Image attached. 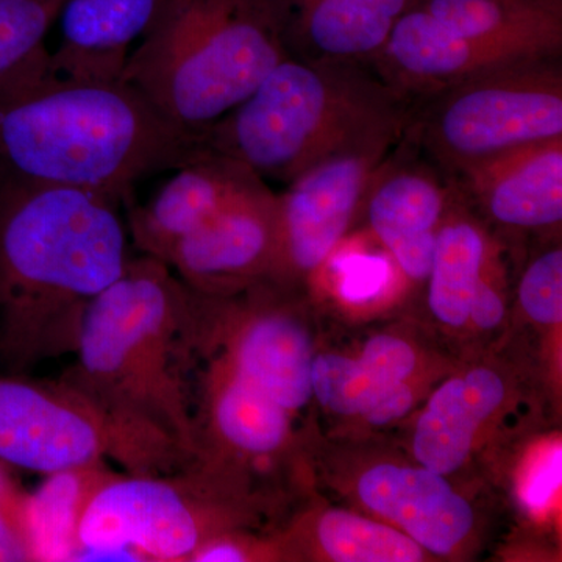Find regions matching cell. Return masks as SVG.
Listing matches in <instances>:
<instances>
[{"instance_id": "cell-24", "label": "cell", "mask_w": 562, "mask_h": 562, "mask_svg": "<svg viewBox=\"0 0 562 562\" xmlns=\"http://www.w3.org/2000/svg\"><path fill=\"white\" fill-rule=\"evenodd\" d=\"M66 0H0V103L50 76L47 35Z\"/></svg>"}, {"instance_id": "cell-6", "label": "cell", "mask_w": 562, "mask_h": 562, "mask_svg": "<svg viewBox=\"0 0 562 562\" xmlns=\"http://www.w3.org/2000/svg\"><path fill=\"white\" fill-rule=\"evenodd\" d=\"M235 476L199 458L168 473H116L88 503L76 561L190 562L235 519Z\"/></svg>"}, {"instance_id": "cell-13", "label": "cell", "mask_w": 562, "mask_h": 562, "mask_svg": "<svg viewBox=\"0 0 562 562\" xmlns=\"http://www.w3.org/2000/svg\"><path fill=\"white\" fill-rule=\"evenodd\" d=\"M379 57L402 87L438 91L486 70L536 60L512 47L450 31L424 9L402 14Z\"/></svg>"}, {"instance_id": "cell-9", "label": "cell", "mask_w": 562, "mask_h": 562, "mask_svg": "<svg viewBox=\"0 0 562 562\" xmlns=\"http://www.w3.org/2000/svg\"><path fill=\"white\" fill-rule=\"evenodd\" d=\"M191 291L227 297L273 280L279 266V198L254 176L202 217L166 258Z\"/></svg>"}, {"instance_id": "cell-11", "label": "cell", "mask_w": 562, "mask_h": 562, "mask_svg": "<svg viewBox=\"0 0 562 562\" xmlns=\"http://www.w3.org/2000/svg\"><path fill=\"white\" fill-rule=\"evenodd\" d=\"M492 220L516 228L562 221V136L473 161L457 172Z\"/></svg>"}, {"instance_id": "cell-7", "label": "cell", "mask_w": 562, "mask_h": 562, "mask_svg": "<svg viewBox=\"0 0 562 562\" xmlns=\"http://www.w3.org/2000/svg\"><path fill=\"white\" fill-rule=\"evenodd\" d=\"M192 460L165 432L114 416L61 379L0 375V461L50 473L114 461L127 473H168Z\"/></svg>"}, {"instance_id": "cell-15", "label": "cell", "mask_w": 562, "mask_h": 562, "mask_svg": "<svg viewBox=\"0 0 562 562\" xmlns=\"http://www.w3.org/2000/svg\"><path fill=\"white\" fill-rule=\"evenodd\" d=\"M386 161L368 188L369 222L406 276L428 279L446 213V188L431 169Z\"/></svg>"}, {"instance_id": "cell-30", "label": "cell", "mask_w": 562, "mask_h": 562, "mask_svg": "<svg viewBox=\"0 0 562 562\" xmlns=\"http://www.w3.org/2000/svg\"><path fill=\"white\" fill-rule=\"evenodd\" d=\"M503 316H505V306L501 295L490 281H484L473 295L469 317L483 330H491L501 324Z\"/></svg>"}, {"instance_id": "cell-28", "label": "cell", "mask_w": 562, "mask_h": 562, "mask_svg": "<svg viewBox=\"0 0 562 562\" xmlns=\"http://www.w3.org/2000/svg\"><path fill=\"white\" fill-rule=\"evenodd\" d=\"M562 452L561 447H553L539 460L524 487V501L528 508L543 509L561 486Z\"/></svg>"}, {"instance_id": "cell-14", "label": "cell", "mask_w": 562, "mask_h": 562, "mask_svg": "<svg viewBox=\"0 0 562 562\" xmlns=\"http://www.w3.org/2000/svg\"><path fill=\"white\" fill-rule=\"evenodd\" d=\"M358 494L369 509L439 557L452 553L473 527L471 505L443 475L425 468L375 465L361 476Z\"/></svg>"}, {"instance_id": "cell-29", "label": "cell", "mask_w": 562, "mask_h": 562, "mask_svg": "<svg viewBox=\"0 0 562 562\" xmlns=\"http://www.w3.org/2000/svg\"><path fill=\"white\" fill-rule=\"evenodd\" d=\"M413 405V392L405 382L397 383L383 392L375 402L362 413V417L372 425L391 424V422L401 419L409 412Z\"/></svg>"}, {"instance_id": "cell-12", "label": "cell", "mask_w": 562, "mask_h": 562, "mask_svg": "<svg viewBox=\"0 0 562 562\" xmlns=\"http://www.w3.org/2000/svg\"><path fill=\"white\" fill-rule=\"evenodd\" d=\"M168 0H66L50 49V76L121 80L131 54Z\"/></svg>"}, {"instance_id": "cell-19", "label": "cell", "mask_w": 562, "mask_h": 562, "mask_svg": "<svg viewBox=\"0 0 562 562\" xmlns=\"http://www.w3.org/2000/svg\"><path fill=\"white\" fill-rule=\"evenodd\" d=\"M422 9L450 31L536 60L561 54L562 0H427Z\"/></svg>"}, {"instance_id": "cell-2", "label": "cell", "mask_w": 562, "mask_h": 562, "mask_svg": "<svg viewBox=\"0 0 562 562\" xmlns=\"http://www.w3.org/2000/svg\"><path fill=\"white\" fill-rule=\"evenodd\" d=\"M210 151L125 80L47 76L0 103V180L60 184L131 206L135 184Z\"/></svg>"}, {"instance_id": "cell-10", "label": "cell", "mask_w": 562, "mask_h": 562, "mask_svg": "<svg viewBox=\"0 0 562 562\" xmlns=\"http://www.w3.org/2000/svg\"><path fill=\"white\" fill-rule=\"evenodd\" d=\"M402 133L380 136L353 149L339 151L306 169L279 198V266L284 273L312 272L330 257L349 228L351 217L368 194Z\"/></svg>"}, {"instance_id": "cell-1", "label": "cell", "mask_w": 562, "mask_h": 562, "mask_svg": "<svg viewBox=\"0 0 562 562\" xmlns=\"http://www.w3.org/2000/svg\"><path fill=\"white\" fill-rule=\"evenodd\" d=\"M121 203L80 188L0 180V366L74 353L94 299L131 260Z\"/></svg>"}, {"instance_id": "cell-22", "label": "cell", "mask_w": 562, "mask_h": 562, "mask_svg": "<svg viewBox=\"0 0 562 562\" xmlns=\"http://www.w3.org/2000/svg\"><path fill=\"white\" fill-rule=\"evenodd\" d=\"M414 368L416 353L408 342L375 336L366 344L360 360L339 355L313 358V395L333 413L362 416L383 392L405 382Z\"/></svg>"}, {"instance_id": "cell-5", "label": "cell", "mask_w": 562, "mask_h": 562, "mask_svg": "<svg viewBox=\"0 0 562 562\" xmlns=\"http://www.w3.org/2000/svg\"><path fill=\"white\" fill-rule=\"evenodd\" d=\"M290 55L277 0H168L122 80L202 135Z\"/></svg>"}, {"instance_id": "cell-26", "label": "cell", "mask_w": 562, "mask_h": 562, "mask_svg": "<svg viewBox=\"0 0 562 562\" xmlns=\"http://www.w3.org/2000/svg\"><path fill=\"white\" fill-rule=\"evenodd\" d=\"M519 301L532 321L543 325L562 319V250L552 249L536 258L525 271Z\"/></svg>"}, {"instance_id": "cell-25", "label": "cell", "mask_w": 562, "mask_h": 562, "mask_svg": "<svg viewBox=\"0 0 562 562\" xmlns=\"http://www.w3.org/2000/svg\"><path fill=\"white\" fill-rule=\"evenodd\" d=\"M317 536L325 553L339 562L424 560V549L408 535L349 512L333 509L324 514Z\"/></svg>"}, {"instance_id": "cell-23", "label": "cell", "mask_w": 562, "mask_h": 562, "mask_svg": "<svg viewBox=\"0 0 562 562\" xmlns=\"http://www.w3.org/2000/svg\"><path fill=\"white\" fill-rule=\"evenodd\" d=\"M487 243L472 222L452 220L441 225L428 273V303L442 324L461 327L469 319L473 295L484 281Z\"/></svg>"}, {"instance_id": "cell-27", "label": "cell", "mask_w": 562, "mask_h": 562, "mask_svg": "<svg viewBox=\"0 0 562 562\" xmlns=\"http://www.w3.org/2000/svg\"><path fill=\"white\" fill-rule=\"evenodd\" d=\"M335 269L342 273L344 299L353 303L372 301L384 290L390 277L386 261L376 257L342 258Z\"/></svg>"}, {"instance_id": "cell-31", "label": "cell", "mask_w": 562, "mask_h": 562, "mask_svg": "<svg viewBox=\"0 0 562 562\" xmlns=\"http://www.w3.org/2000/svg\"><path fill=\"white\" fill-rule=\"evenodd\" d=\"M32 561L21 524L0 508V562Z\"/></svg>"}, {"instance_id": "cell-3", "label": "cell", "mask_w": 562, "mask_h": 562, "mask_svg": "<svg viewBox=\"0 0 562 562\" xmlns=\"http://www.w3.org/2000/svg\"><path fill=\"white\" fill-rule=\"evenodd\" d=\"M198 351L190 288L165 262L140 255L87 310L76 361L60 379L194 458L190 372Z\"/></svg>"}, {"instance_id": "cell-4", "label": "cell", "mask_w": 562, "mask_h": 562, "mask_svg": "<svg viewBox=\"0 0 562 562\" xmlns=\"http://www.w3.org/2000/svg\"><path fill=\"white\" fill-rule=\"evenodd\" d=\"M394 88L349 61L290 57L202 133L211 154L290 184L325 158L405 128Z\"/></svg>"}, {"instance_id": "cell-21", "label": "cell", "mask_w": 562, "mask_h": 562, "mask_svg": "<svg viewBox=\"0 0 562 562\" xmlns=\"http://www.w3.org/2000/svg\"><path fill=\"white\" fill-rule=\"evenodd\" d=\"M117 472L109 462L46 475L38 490L25 495L22 531L32 561L70 562L79 552V527L95 492Z\"/></svg>"}, {"instance_id": "cell-18", "label": "cell", "mask_w": 562, "mask_h": 562, "mask_svg": "<svg viewBox=\"0 0 562 562\" xmlns=\"http://www.w3.org/2000/svg\"><path fill=\"white\" fill-rule=\"evenodd\" d=\"M505 383L490 369L457 376L432 394L414 432L417 461L450 475L468 460L476 431L505 401Z\"/></svg>"}, {"instance_id": "cell-32", "label": "cell", "mask_w": 562, "mask_h": 562, "mask_svg": "<svg viewBox=\"0 0 562 562\" xmlns=\"http://www.w3.org/2000/svg\"><path fill=\"white\" fill-rule=\"evenodd\" d=\"M13 469L0 461V508L11 514L22 527V505L27 492L14 480Z\"/></svg>"}, {"instance_id": "cell-8", "label": "cell", "mask_w": 562, "mask_h": 562, "mask_svg": "<svg viewBox=\"0 0 562 562\" xmlns=\"http://www.w3.org/2000/svg\"><path fill=\"white\" fill-rule=\"evenodd\" d=\"M424 143L453 172L501 151L562 136V70L557 58L486 70L439 91Z\"/></svg>"}, {"instance_id": "cell-20", "label": "cell", "mask_w": 562, "mask_h": 562, "mask_svg": "<svg viewBox=\"0 0 562 562\" xmlns=\"http://www.w3.org/2000/svg\"><path fill=\"white\" fill-rule=\"evenodd\" d=\"M210 382V431L199 432L195 452L217 447L244 458H268L283 449L290 436L288 409L236 375L225 361Z\"/></svg>"}, {"instance_id": "cell-17", "label": "cell", "mask_w": 562, "mask_h": 562, "mask_svg": "<svg viewBox=\"0 0 562 562\" xmlns=\"http://www.w3.org/2000/svg\"><path fill=\"white\" fill-rule=\"evenodd\" d=\"M288 49L312 60L349 61L382 52L408 0H277Z\"/></svg>"}, {"instance_id": "cell-16", "label": "cell", "mask_w": 562, "mask_h": 562, "mask_svg": "<svg viewBox=\"0 0 562 562\" xmlns=\"http://www.w3.org/2000/svg\"><path fill=\"white\" fill-rule=\"evenodd\" d=\"M228 339V368L288 412L313 397V346L305 327L281 310H255Z\"/></svg>"}]
</instances>
